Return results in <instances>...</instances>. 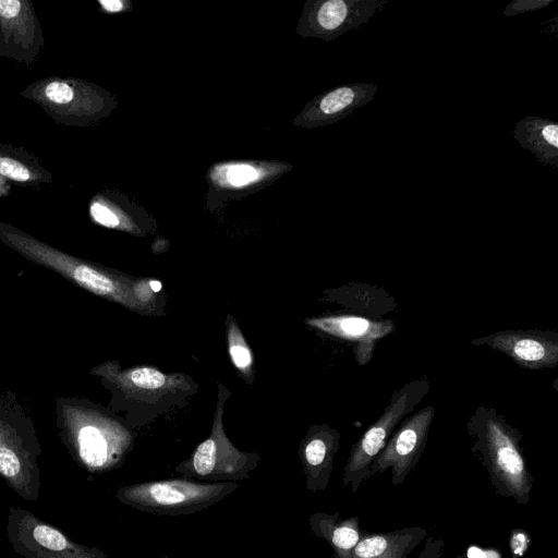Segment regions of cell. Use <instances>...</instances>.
I'll return each instance as SVG.
<instances>
[{
    "mask_svg": "<svg viewBox=\"0 0 558 558\" xmlns=\"http://www.w3.org/2000/svg\"><path fill=\"white\" fill-rule=\"evenodd\" d=\"M0 240L26 259L56 271L84 290L143 315L137 301L141 278L74 257L3 223H0Z\"/></svg>",
    "mask_w": 558,
    "mask_h": 558,
    "instance_id": "4",
    "label": "cell"
},
{
    "mask_svg": "<svg viewBox=\"0 0 558 558\" xmlns=\"http://www.w3.org/2000/svg\"><path fill=\"white\" fill-rule=\"evenodd\" d=\"M305 323L326 335L353 342L354 356L360 365L368 363L376 342L396 329L391 319L375 320L350 314L311 317Z\"/></svg>",
    "mask_w": 558,
    "mask_h": 558,
    "instance_id": "11",
    "label": "cell"
},
{
    "mask_svg": "<svg viewBox=\"0 0 558 558\" xmlns=\"http://www.w3.org/2000/svg\"><path fill=\"white\" fill-rule=\"evenodd\" d=\"M89 373L112 392L111 410L125 411L130 422L155 418L197 391V384L190 376L153 366L122 369L118 361H107Z\"/></svg>",
    "mask_w": 558,
    "mask_h": 558,
    "instance_id": "2",
    "label": "cell"
},
{
    "mask_svg": "<svg viewBox=\"0 0 558 558\" xmlns=\"http://www.w3.org/2000/svg\"><path fill=\"white\" fill-rule=\"evenodd\" d=\"M466 427L473 439L471 450L485 468L495 493L527 505L534 478L521 447L523 435L494 408L483 404L475 409Z\"/></svg>",
    "mask_w": 558,
    "mask_h": 558,
    "instance_id": "1",
    "label": "cell"
},
{
    "mask_svg": "<svg viewBox=\"0 0 558 558\" xmlns=\"http://www.w3.org/2000/svg\"><path fill=\"white\" fill-rule=\"evenodd\" d=\"M89 213L94 221L104 227L129 232L137 230L116 206L105 201H94L89 206Z\"/></svg>",
    "mask_w": 558,
    "mask_h": 558,
    "instance_id": "19",
    "label": "cell"
},
{
    "mask_svg": "<svg viewBox=\"0 0 558 558\" xmlns=\"http://www.w3.org/2000/svg\"><path fill=\"white\" fill-rule=\"evenodd\" d=\"M445 553V541L441 538L428 537L417 558H442Z\"/></svg>",
    "mask_w": 558,
    "mask_h": 558,
    "instance_id": "23",
    "label": "cell"
},
{
    "mask_svg": "<svg viewBox=\"0 0 558 558\" xmlns=\"http://www.w3.org/2000/svg\"><path fill=\"white\" fill-rule=\"evenodd\" d=\"M150 499L162 506H172L197 496L199 487L181 482H159L147 487Z\"/></svg>",
    "mask_w": 558,
    "mask_h": 558,
    "instance_id": "18",
    "label": "cell"
},
{
    "mask_svg": "<svg viewBox=\"0 0 558 558\" xmlns=\"http://www.w3.org/2000/svg\"><path fill=\"white\" fill-rule=\"evenodd\" d=\"M57 417L69 453L89 472L111 466L130 441L129 429L116 414L86 399L60 398Z\"/></svg>",
    "mask_w": 558,
    "mask_h": 558,
    "instance_id": "3",
    "label": "cell"
},
{
    "mask_svg": "<svg viewBox=\"0 0 558 558\" xmlns=\"http://www.w3.org/2000/svg\"><path fill=\"white\" fill-rule=\"evenodd\" d=\"M388 0H325L307 4L305 33L331 40L366 24Z\"/></svg>",
    "mask_w": 558,
    "mask_h": 558,
    "instance_id": "10",
    "label": "cell"
},
{
    "mask_svg": "<svg viewBox=\"0 0 558 558\" xmlns=\"http://www.w3.org/2000/svg\"><path fill=\"white\" fill-rule=\"evenodd\" d=\"M453 558H466L465 556H462V555H459V556H456Z\"/></svg>",
    "mask_w": 558,
    "mask_h": 558,
    "instance_id": "25",
    "label": "cell"
},
{
    "mask_svg": "<svg viewBox=\"0 0 558 558\" xmlns=\"http://www.w3.org/2000/svg\"><path fill=\"white\" fill-rule=\"evenodd\" d=\"M423 526H410L389 532L363 531L357 544L345 558H408L426 538Z\"/></svg>",
    "mask_w": 558,
    "mask_h": 558,
    "instance_id": "13",
    "label": "cell"
},
{
    "mask_svg": "<svg viewBox=\"0 0 558 558\" xmlns=\"http://www.w3.org/2000/svg\"><path fill=\"white\" fill-rule=\"evenodd\" d=\"M41 452L31 416L11 392L0 395V476L26 501L39 496Z\"/></svg>",
    "mask_w": 558,
    "mask_h": 558,
    "instance_id": "5",
    "label": "cell"
},
{
    "mask_svg": "<svg viewBox=\"0 0 558 558\" xmlns=\"http://www.w3.org/2000/svg\"><path fill=\"white\" fill-rule=\"evenodd\" d=\"M428 391V380L420 378L405 383L392 393L379 418L352 445L344 466V487L349 486L352 493H356L362 483L369 478L368 472L374 460L403 417L412 412Z\"/></svg>",
    "mask_w": 558,
    "mask_h": 558,
    "instance_id": "6",
    "label": "cell"
},
{
    "mask_svg": "<svg viewBox=\"0 0 558 558\" xmlns=\"http://www.w3.org/2000/svg\"><path fill=\"white\" fill-rule=\"evenodd\" d=\"M99 3L108 12H119L123 9V2L119 0H100Z\"/></svg>",
    "mask_w": 558,
    "mask_h": 558,
    "instance_id": "24",
    "label": "cell"
},
{
    "mask_svg": "<svg viewBox=\"0 0 558 558\" xmlns=\"http://www.w3.org/2000/svg\"><path fill=\"white\" fill-rule=\"evenodd\" d=\"M377 89L378 85L371 83L337 86L307 105L302 114L303 124L314 128L336 123L371 102Z\"/></svg>",
    "mask_w": 558,
    "mask_h": 558,
    "instance_id": "12",
    "label": "cell"
},
{
    "mask_svg": "<svg viewBox=\"0 0 558 558\" xmlns=\"http://www.w3.org/2000/svg\"><path fill=\"white\" fill-rule=\"evenodd\" d=\"M434 416V407L427 405L402 420L372 463L369 477L390 470L392 484H402L422 457Z\"/></svg>",
    "mask_w": 558,
    "mask_h": 558,
    "instance_id": "8",
    "label": "cell"
},
{
    "mask_svg": "<svg viewBox=\"0 0 558 558\" xmlns=\"http://www.w3.org/2000/svg\"><path fill=\"white\" fill-rule=\"evenodd\" d=\"M263 175V171L248 163H231L216 171V177L223 184L231 187H243L256 182Z\"/></svg>",
    "mask_w": 558,
    "mask_h": 558,
    "instance_id": "20",
    "label": "cell"
},
{
    "mask_svg": "<svg viewBox=\"0 0 558 558\" xmlns=\"http://www.w3.org/2000/svg\"><path fill=\"white\" fill-rule=\"evenodd\" d=\"M514 138L529 150L538 162L558 167V123L554 120L527 116L517 122Z\"/></svg>",
    "mask_w": 558,
    "mask_h": 558,
    "instance_id": "14",
    "label": "cell"
},
{
    "mask_svg": "<svg viewBox=\"0 0 558 558\" xmlns=\"http://www.w3.org/2000/svg\"><path fill=\"white\" fill-rule=\"evenodd\" d=\"M339 445L340 433L327 424L315 425L308 430L303 446V458L318 486L328 483Z\"/></svg>",
    "mask_w": 558,
    "mask_h": 558,
    "instance_id": "15",
    "label": "cell"
},
{
    "mask_svg": "<svg viewBox=\"0 0 558 558\" xmlns=\"http://www.w3.org/2000/svg\"><path fill=\"white\" fill-rule=\"evenodd\" d=\"M509 356L522 368H555L558 363V333L543 330H504L471 341Z\"/></svg>",
    "mask_w": 558,
    "mask_h": 558,
    "instance_id": "9",
    "label": "cell"
},
{
    "mask_svg": "<svg viewBox=\"0 0 558 558\" xmlns=\"http://www.w3.org/2000/svg\"><path fill=\"white\" fill-rule=\"evenodd\" d=\"M0 174L19 182H26L32 175L26 166L8 157H0Z\"/></svg>",
    "mask_w": 558,
    "mask_h": 558,
    "instance_id": "22",
    "label": "cell"
},
{
    "mask_svg": "<svg viewBox=\"0 0 558 558\" xmlns=\"http://www.w3.org/2000/svg\"><path fill=\"white\" fill-rule=\"evenodd\" d=\"M555 1L556 0H512L508 5H506L502 14L508 17L515 16L546 8Z\"/></svg>",
    "mask_w": 558,
    "mask_h": 558,
    "instance_id": "21",
    "label": "cell"
},
{
    "mask_svg": "<svg viewBox=\"0 0 558 558\" xmlns=\"http://www.w3.org/2000/svg\"><path fill=\"white\" fill-rule=\"evenodd\" d=\"M338 514L324 517L320 532L332 545L336 557L345 558L357 544L363 531L357 515L339 520Z\"/></svg>",
    "mask_w": 558,
    "mask_h": 558,
    "instance_id": "16",
    "label": "cell"
},
{
    "mask_svg": "<svg viewBox=\"0 0 558 558\" xmlns=\"http://www.w3.org/2000/svg\"><path fill=\"white\" fill-rule=\"evenodd\" d=\"M226 338L230 360L246 383L254 381V357L239 325L232 315L226 318Z\"/></svg>",
    "mask_w": 558,
    "mask_h": 558,
    "instance_id": "17",
    "label": "cell"
},
{
    "mask_svg": "<svg viewBox=\"0 0 558 558\" xmlns=\"http://www.w3.org/2000/svg\"><path fill=\"white\" fill-rule=\"evenodd\" d=\"M5 529L13 550L24 558H104L97 549L75 543L60 529L20 507L8 509Z\"/></svg>",
    "mask_w": 558,
    "mask_h": 558,
    "instance_id": "7",
    "label": "cell"
}]
</instances>
